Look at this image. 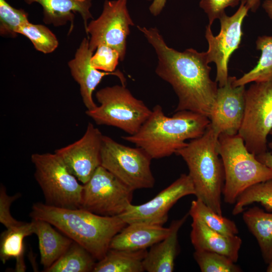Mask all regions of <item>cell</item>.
Instances as JSON below:
<instances>
[{
	"label": "cell",
	"instance_id": "7402d4cb",
	"mask_svg": "<svg viewBox=\"0 0 272 272\" xmlns=\"http://www.w3.org/2000/svg\"><path fill=\"white\" fill-rule=\"evenodd\" d=\"M34 234L32 221L22 222L17 226L7 229L2 233L0 242V259L5 263L11 258L15 259V271L24 272L26 267L24 259V238Z\"/></svg>",
	"mask_w": 272,
	"mask_h": 272
},
{
	"label": "cell",
	"instance_id": "4dcf8cb0",
	"mask_svg": "<svg viewBox=\"0 0 272 272\" xmlns=\"http://www.w3.org/2000/svg\"><path fill=\"white\" fill-rule=\"evenodd\" d=\"M193 257L202 272L241 271L231 259L216 252L195 250Z\"/></svg>",
	"mask_w": 272,
	"mask_h": 272
},
{
	"label": "cell",
	"instance_id": "ab89813d",
	"mask_svg": "<svg viewBox=\"0 0 272 272\" xmlns=\"http://www.w3.org/2000/svg\"><path fill=\"white\" fill-rule=\"evenodd\" d=\"M269 134L272 135V129L270 131ZM268 146L269 147V148L272 150V140L270 143H268Z\"/></svg>",
	"mask_w": 272,
	"mask_h": 272
},
{
	"label": "cell",
	"instance_id": "ffe728a7",
	"mask_svg": "<svg viewBox=\"0 0 272 272\" xmlns=\"http://www.w3.org/2000/svg\"><path fill=\"white\" fill-rule=\"evenodd\" d=\"M188 213L172 222L168 235L150 247L143 260L148 272H172L178 252V233L185 222Z\"/></svg>",
	"mask_w": 272,
	"mask_h": 272
},
{
	"label": "cell",
	"instance_id": "d6a6232c",
	"mask_svg": "<svg viewBox=\"0 0 272 272\" xmlns=\"http://www.w3.org/2000/svg\"><path fill=\"white\" fill-rule=\"evenodd\" d=\"M243 0H200L199 7L207 14L209 25H212L215 20L225 13L228 7L234 8L240 4Z\"/></svg>",
	"mask_w": 272,
	"mask_h": 272
},
{
	"label": "cell",
	"instance_id": "d590c367",
	"mask_svg": "<svg viewBox=\"0 0 272 272\" xmlns=\"http://www.w3.org/2000/svg\"><path fill=\"white\" fill-rule=\"evenodd\" d=\"M257 159L272 170V152L265 153L256 155Z\"/></svg>",
	"mask_w": 272,
	"mask_h": 272
},
{
	"label": "cell",
	"instance_id": "484cf974",
	"mask_svg": "<svg viewBox=\"0 0 272 272\" xmlns=\"http://www.w3.org/2000/svg\"><path fill=\"white\" fill-rule=\"evenodd\" d=\"M256 49L261 51L257 64L240 78H236L235 86H245L252 82L272 79V36H259L256 41Z\"/></svg>",
	"mask_w": 272,
	"mask_h": 272
},
{
	"label": "cell",
	"instance_id": "2e32d148",
	"mask_svg": "<svg viewBox=\"0 0 272 272\" xmlns=\"http://www.w3.org/2000/svg\"><path fill=\"white\" fill-rule=\"evenodd\" d=\"M93 53L89 48V39L84 38L74 58L68 62L72 76L80 86L82 101L87 110H92L97 107L93 99V93L104 77L113 75L118 78L122 85L125 86L126 83V79L119 70L105 72L93 66L90 59Z\"/></svg>",
	"mask_w": 272,
	"mask_h": 272
},
{
	"label": "cell",
	"instance_id": "277c9868",
	"mask_svg": "<svg viewBox=\"0 0 272 272\" xmlns=\"http://www.w3.org/2000/svg\"><path fill=\"white\" fill-rule=\"evenodd\" d=\"M219 136L210 124L201 137L191 140L175 154L186 163L196 198L222 215L221 195L225 174L217 150Z\"/></svg>",
	"mask_w": 272,
	"mask_h": 272
},
{
	"label": "cell",
	"instance_id": "8d00e7d4",
	"mask_svg": "<svg viewBox=\"0 0 272 272\" xmlns=\"http://www.w3.org/2000/svg\"><path fill=\"white\" fill-rule=\"evenodd\" d=\"M264 1L265 0H245L247 7L252 12H256L260 5L261 2Z\"/></svg>",
	"mask_w": 272,
	"mask_h": 272
},
{
	"label": "cell",
	"instance_id": "83f0119b",
	"mask_svg": "<svg viewBox=\"0 0 272 272\" xmlns=\"http://www.w3.org/2000/svg\"><path fill=\"white\" fill-rule=\"evenodd\" d=\"M253 202L260 203L267 211H272V179L255 184L245 190L238 197L232 214L242 213L246 206Z\"/></svg>",
	"mask_w": 272,
	"mask_h": 272
},
{
	"label": "cell",
	"instance_id": "cb8c5ba5",
	"mask_svg": "<svg viewBox=\"0 0 272 272\" xmlns=\"http://www.w3.org/2000/svg\"><path fill=\"white\" fill-rule=\"evenodd\" d=\"M147 249L126 251L110 249L95 265L93 272H143Z\"/></svg>",
	"mask_w": 272,
	"mask_h": 272
},
{
	"label": "cell",
	"instance_id": "7a4b0ae2",
	"mask_svg": "<svg viewBox=\"0 0 272 272\" xmlns=\"http://www.w3.org/2000/svg\"><path fill=\"white\" fill-rule=\"evenodd\" d=\"M30 216L50 223L97 261L105 256L113 238L127 225L119 216H100L82 208H62L41 202L33 204Z\"/></svg>",
	"mask_w": 272,
	"mask_h": 272
},
{
	"label": "cell",
	"instance_id": "8992f818",
	"mask_svg": "<svg viewBox=\"0 0 272 272\" xmlns=\"http://www.w3.org/2000/svg\"><path fill=\"white\" fill-rule=\"evenodd\" d=\"M96 98L100 105L86 114L98 125L114 126L129 135L136 133L152 113L122 84L101 89Z\"/></svg>",
	"mask_w": 272,
	"mask_h": 272
},
{
	"label": "cell",
	"instance_id": "44dd1931",
	"mask_svg": "<svg viewBox=\"0 0 272 272\" xmlns=\"http://www.w3.org/2000/svg\"><path fill=\"white\" fill-rule=\"evenodd\" d=\"M31 221L34 234L38 239L40 262L45 270L66 252L74 241L46 221L32 219Z\"/></svg>",
	"mask_w": 272,
	"mask_h": 272
},
{
	"label": "cell",
	"instance_id": "e575fe53",
	"mask_svg": "<svg viewBox=\"0 0 272 272\" xmlns=\"http://www.w3.org/2000/svg\"><path fill=\"white\" fill-rule=\"evenodd\" d=\"M149 1L152 0H148ZM167 0H153L149 7L150 13L154 16L159 15L164 8Z\"/></svg>",
	"mask_w": 272,
	"mask_h": 272
},
{
	"label": "cell",
	"instance_id": "5bb4252c",
	"mask_svg": "<svg viewBox=\"0 0 272 272\" xmlns=\"http://www.w3.org/2000/svg\"><path fill=\"white\" fill-rule=\"evenodd\" d=\"M103 135L98 128L89 122L81 139L55 151L71 173L83 184L90 180L101 166Z\"/></svg>",
	"mask_w": 272,
	"mask_h": 272
},
{
	"label": "cell",
	"instance_id": "5b68a950",
	"mask_svg": "<svg viewBox=\"0 0 272 272\" xmlns=\"http://www.w3.org/2000/svg\"><path fill=\"white\" fill-rule=\"evenodd\" d=\"M217 150L224 170L223 194L225 202L235 203L238 197L248 187L272 179V170L248 150L238 134H220Z\"/></svg>",
	"mask_w": 272,
	"mask_h": 272
},
{
	"label": "cell",
	"instance_id": "ba28073f",
	"mask_svg": "<svg viewBox=\"0 0 272 272\" xmlns=\"http://www.w3.org/2000/svg\"><path fill=\"white\" fill-rule=\"evenodd\" d=\"M152 159L140 147L126 146L103 135L101 166L133 190L154 186L155 180L150 167Z\"/></svg>",
	"mask_w": 272,
	"mask_h": 272
},
{
	"label": "cell",
	"instance_id": "6da1fadb",
	"mask_svg": "<svg viewBox=\"0 0 272 272\" xmlns=\"http://www.w3.org/2000/svg\"><path fill=\"white\" fill-rule=\"evenodd\" d=\"M158 57L156 74L171 85L178 98L175 111L188 110L209 119L214 109L218 87L210 76L206 52L193 48L178 51L168 46L156 27L137 26Z\"/></svg>",
	"mask_w": 272,
	"mask_h": 272
},
{
	"label": "cell",
	"instance_id": "1f68e13d",
	"mask_svg": "<svg viewBox=\"0 0 272 272\" xmlns=\"http://www.w3.org/2000/svg\"><path fill=\"white\" fill-rule=\"evenodd\" d=\"M119 60L118 51L106 44L99 45L90 59L92 65L95 69L109 73L115 71Z\"/></svg>",
	"mask_w": 272,
	"mask_h": 272
},
{
	"label": "cell",
	"instance_id": "d4e9b609",
	"mask_svg": "<svg viewBox=\"0 0 272 272\" xmlns=\"http://www.w3.org/2000/svg\"><path fill=\"white\" fill-rule=\"evenodd\" d=\"M96 260L85 248L74 241L66 252L44 271H93L96 263Z\"/></svg>",
	"mask_w": 272,
	"mask_h": 272
},
{
	"label": "cell",
	"instance_id": "e0dca14e",
	"mask_svg": "<svg viewBox=\"0 0 272 272\" xmlns=\"http://www.w3.org/2000/svg\"><path fill=\"white\" fill-rule=\"evenodd\" d=\"M170 228L144 223L127 224L111 241L109 248L126 251L146 250L164 239Z\"/></svg>",
	"mask_w": 272,
	"mask_h": 272
},
{
	"label": "cell",
	"instance_id": "9a60e30c",
	"mask_svg": "<svg viewBox=\"0 0 272 272\" xmlns=\"http://www.w3.org/2000/svg\"><path fill=\"white\" fill-rule=\"evenodd\" d=\"M236 78L229 76L227 83L218 89L214 109L210 116V125L219 135L238 133L245 110V86H235Z\"/></svg>",
	"mask_w": 272,
	"mask_h": 272
},
{
	"label": "cell",
	"instance_id": "52a82bcc",
	"mask_svg": "<svg viewBox=\"0 0 272 272\" xmlns=\"http://www.w3.org/2000/svg\"><path fill=\"white\" fill-rule=\"evenodd\" d=\"M31 160L35 178L46 204L62 208H81L83 184L70 171L62 159L54 153H34Z\"/></svg>",
	"mask_w": 272,
	"mask_h": 272
},
{
	"label": "cell",
	"instance_id": "f546056e",
	"mask_svg": "<svg viewBox=\"0 0 272 272\" xmlns=\"http://www.w3.org/2000/svg\"><path fill=\"white\" fill-rule=\"evenodd\" d=\"M29 22L28 13L23 9L13 7L6 0H0V35L15 38L17 30L22 25Z\"/></svg>",
	"mask_w": 272,
	"mask_h": 272
},
{
	"label": "cell",
	"instance_id": "8fae6325",
	"mask_svg": "<svg viewBox=\"0 0 272 272\" xmlns=\"http://www.w3.org/2000/svg\"><path fill=\"white\" fill-rule=\"evenodd\" d=\"M127 8V0L105 1L100 16L92 20L85 29L90 35L89 48L93 52L101 44L117 50L120 60L124 59L126 39L130 26H133Z\"/></svg>",
	"mask_w": 272,
	"mask_h": 272
},
{
	"label": "cell",
	"instance_id": "f35d334b",
	"mask_svg": "<svg viewBox=\"0 0 272 272\" xmlns=\"http://www.w3.org/2000/svg\"><path fill=\"white\" fill-rule=\"evenodd\" d=\"M266 271L272 272V260L268 264Z\"/></svg>",
	"mask_w": 272,
	"mask_h": 272
},
{
	"label": "cell",
	"instance_id": "d6986e66",
	"mask_svg": "<svg viewBox=\"0 0 272 272\" xmlns=\"http://www.w3.org/2000/svg\"><path fill=\"white\" fill-rule=\"evenodd\" d=\"M28 5L34 3L39 4L43 9V21L46 24L55 27L65 25L70 22L73 28L75 16L79 13L81 16L86 29L88 21L93 19L90 11L92 0H23Z\"/></svg>",
	"mask_w": 272,
	"mask_h": 272
},
{
	"label": "cell",
	"instance_id": "4fadbf2b",
	"mask_svg": "<svg viewBox=\"0 0 272 272\" xmlns=\"http://www.w3.org/2000/svg\"><path fill=\"white\" fill-rule=\"evenodd\" d=\"M195 194L192 181L188 174H182L170 185L151 200L139 205H130L118 216L127 224L144 223L163 225L168 220V212L180 198Z\"/></svg>",
	"mask_w": 272,
	"mask_h": 272
},
{
	"label": "cell",
	"instance_id": "9c48e42d",
	"mask_svg": "<svg viewBox=\"0 0 272 272\" xmlns=\"http://www.w3.org/2000/svg\"><path fill=\"white\" fill-rule=\"evenodd\" d=\"M272 129V79L253 82L246 89L244 117L238 134L255 156L267 151Z\"/></svg>",
	"mask_w": 272,
	"mask_h": 272
},
{
	"label": "cell",
	"instance_id": "7c38bea8",
	"mask_svg": "<svg viewBox=\"0 0 272 272\" xmlns=\"http://www.w3.org/2000/svg\"><path fill=\"white\" fill-rule=\"evenodd\" d=\"M249 11L245 0H243L233 15L228 16L226 13L222 15L219 19L220 31L217 36L213 35L211 25L206 26L205 37L208 43L206 52L209 62L216 64L215 81L219 87L223 86L227 82L229 58L241 43L242 25Z\"/></svg>",
	"mask_w": 272,
	"mask_h": 272
},
{
	"label": "cell",
	"instance_id": "603a6c76",
	"mask_svg": "<svg viewBox=\"0 0 272 272\" xmlns=\"http://www.w3.org/2000/svg\"><path fill=\"white\" fill-rule=\"evenodd\" d=\"M242 217L257 240L264 261L268 264L272 260V213L254 207L245 211Z\"/></svg>",
	"mask_w": 272,
	"mask_h": 272
},
{
	"label": "cell",
	"instance_id": "3957f363",
	"mask_svg": "<svg viewBox=\"0 0 272 272\" xmlns=\"http://www.w3.org/2000/svg\"><path fill=\"white\" fill-rule=\"evenodd\" d=\"M210 122L208 117L188 110L169 117L157 105L136 133L122 139L144 149L152 159H160L175 154L187 145L186 140L201 137Z\"/></svg>",
	"mask_w": 272,
	"mask_h": 272
},
{
	"label": "cell",
	"instance_id": "74e56055",
	"mask_svg": "<svg viewBox=\"0 0 272 272\" xmlns=\"http://www.w3.org/2000/svg\"><path fill=\"white\" fill-rule=\"evenodd\" d=\"M262 6L269 18L272 19V0H265Z\"/></svg>",
	"mask_w": 272,
	"mask_h": 272
},
{
	"label": "cell",
	"instance_id": "30bf717a",
	"mask_svg": "<svg viewBox=\"0 0 272 272\" xmlns=\"http://www.w3.org/2000/svg\"><path fill=\"white\" fill-rule=\"evenodd\" d=\"M133 190L102 166L83 184L81 208L103 216H118L131 205Z\"/></svg>",
	"mask_w": 272,
	"mask_h": 272
},
{
	"label": "cell",
	"instance_id": "f1b7e54d",
	"mask_svg": "<svg viewBox=\"0 0 272 272\" xmlns=\"http://www.w3.org/2000/svg\"><path fill=\"white\" fill-rule=\"evenodd\" d=\"M17 33L26 36L37 51L45 54L52 52L58 46V41L55 34L43 25L28 22L19 28Z\"/></svg>",
	"mask_w": 272,
	"mask_h": 272
},
{
	"label": "cell",
	"instance_id": "ac0fdd59",
	"mask_svg": "<svg viewBox=\"0 0 272 272\" xmlns=\"http://www.w3.org/2000/svg\"><path fill=\"white\" fill-rule=\"evenodd\" d=\"M191 226L190 239L195 250L216 252L237 261L242 244L240 237L216 232L198 220H192Z\"/></svg>",
	"mask_w": 272,
	"mask_h": 272
},
{
	"label": "cell",
	"instance_id": "4316f807",
	"mask_svg": "<svg viewBox=\"0 0 272 272\" xmlns=\"http://www.w3.org/2000/svg\"><path fill=\"white\" fill-rule=\"evenodd\" d=\"M192 220H198L216 232L228 235H235L238 229L232 220L214 212L200 199L192 201L188 213Z\"/></svg>",
	"mask_w": 272,
	"mask_h": 272
},
{
	"label": "cell",
	"instance_id": "836d02e7",
	"mask_svg": "<svg viewBox=\"0 0 272 272\" xmlns=\"http://www.w3.org/2000/svg\"><path fill=\"white\" fill-rule=\"evenodd\" d=\"M20 196L19 193L10 196L7 193L5 187L1 185L0 188V222L7 229L17 226L21 221H17L11 214L10 207L13 201Z\"/></svg>",
	"mask_w": 272,
	"mask_h": 272
}]
</instances>
